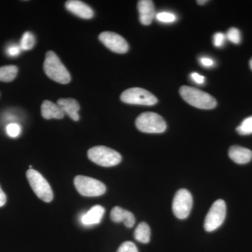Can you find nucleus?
Instances as JSON below:
<instances>
[{
    "label": "nucleus",
    "mask_w": 252,
    "mask_h": 252,
    "mask_svg": "<svg viewBox=\"0 0 252 252\" xmlns=\"http://www.w3.org/2000/svg\"><path fill=\"white\" fill-rule=\"evenodd\" d=\"M134 236L136 240L140 243H148L151 238V230L149 225L145 222H141L136 228Z\"/></svg>",
    "instance_id": "a211bd4d"
},
{
    "label": "nucleus",
    "mask_w": 252,
    "mask_h": 252,
    "mask_svg": "<svg viewBox=\"0 0 252 252\" xmlns=\"http://www.w3.org/2000/svg\"><path fill=\"white\" fill-rule=\"evenodd\" d=\"M6 202V194L1 190L0 187V207L4 206Z\"/></svg>",
    "instance_id": "c756f323"
},
{
    "label": "nucleus",
    "mask_w": 252,
    "mask_h": 252,
    "mask_svg": "<svg viewBox=\"0 0 252 252\" xmlns=\"http://www.w3.org/2000/svg\"><path fill=\"white\" fill-rule=\"evenodd\" d=\"M190 77L193 79L195 83L198 84H203L205 82V77L203 76L200 75L198 73L193 72L190 74Z\"/></svg>",
    "instance_id": "cd10ccee"
},
{
    "label": "nucleus",
    "mask_w": 252,
    "mask_h": 252,
    "mask_svg": "<svg viewBox=\"0 0 252 252\" xmlns=\"http://www.w3.org/2000/svg\"><path fill=\"white\" fill-rule=\"evenodd\" d=\"M35 42V37H34V34L31 32H26L21 38L20 46L23 51H28L34 47Z\"/></svg>",
    "instance_id": "aec40b11"
},
{
    "label": "nucleus",
    "mask_w": 252,
    "mask_h": 252,
    "mask_svg": "<svg viewBox=\"0 0 252 252\" xmlns=\"http://www.w3.org/2000/svg\"><path fill=\"white\" fill-rule=\"evenodd\" d=\"M228 156L231 160L238 164H246L251 161L252 152L249 149L240 146H232L228 151Z\"/></svg>",
    "instance_id": "2eb2a0df"
},
{
    "label": "nucleus",
    "mask_w": 252,
    "mask_h": 252,
    "mask_svg": "<svg viewBox=\"0 0 252 252\" xmlns=\"http://www.w3.org/2000/svg\"><path fill=\"white\" fill-rule=\"evenodd\" d=\"M44 70L50 79L60 84H67L71 81L70 74L54 51L46 53Z\"/></svg>",
    "instance_id": "f03ea898"
},
{
    "label": "nucleus",
    "mask_w": 252,
    "mask_h": 252,
    "mask_svg": "<svg viewBox=\"0 0 252 252\" xmlns=\"http://www.w3.org/2000/svg\"><path fill=\"white\" fill-rule=\"evenodd\" d=\"M137 9L140 14V21L144 26L150 25L157 16L153 1L150 0L139 1Z\"/></svg>",
    "instance_id": "f8f14e48"
},
{
    "label": "nucleus",
    "mask_w": 252,
    "mask_h": 252,
    "mask_svg": "<svg viewBox=\"0 0 252 252\" xmlns=\"http://www.w3.org/2000/svg\"><path fill=\"white\" fill-rule=\"evenodd\" d=\"M225 38L226 36L223 33L217 32L213 36L214 45L216 47H221L224 44Z\"/></svg>",
    "instance_id": "bb28decb"
},
{
    "label": "nucleus",
    "mask_w": 252,
    "mask_h": 252,
    "mask_svg": "<svg viewBox=\"0 0 252 252\" xmlns=\"http://www.w3.org/2000/svg\"><path fill=\"white\" fill-rule=\"evenodd\" d=\"M18 73V67L15 65H5L0 67V81L10 82L14 80Z\"/></svg>",
    "instance_id": "6ab92c4d"
},
{
    "label": "nucleus",
    "mask_w": 252,
    "mask_h": 252,
    "mask_svg": "<svg viewBox=\"0 0 252 252\" xmlns=\"http://www.w3.org/2000/svg\"><path fill=\"white\" fill-rule=\"evenodd\" d=\"M21 46L16 44H11L6 48V53L8 56L11 58L17 57L21 54Z\"/></svg>",
    "instance_id": "a878e982"
},
{
    "label": "nucleus",
    "mask_w": 252,
    "mask_h": 252,
    "mask_svg": "<svg viewBox=\"0 0 252 252\" xmlns=\"http://www.w3.org/2000/svg\"><path fill=\"white\" fill-rule=\"evenodd\" d=\"M41 115L46 119H61L64 114L58 104L49 100H44L41 107Z\"/></svg>",
    "instance_id": "f3484780"
},
{
    "label": "nucleus",
    "mask_w": 252,
    "mask_h": 252,
    "mask_svg": "<svg viewBox=\"0 0 252 252\" xmlns=\"http://www.w3.org/2000/svg\"><path fill=\"white\" fill-rule=\"evenodd\" d=\"M58 105L64 114L69 116L74 122L79 120V111L80 109L79 102L73 98H61L58 100Z\"/></svg>",
    "instance_id": "4468645a"
},
{
    "label": "nucleus",
    "mask_w": 252,
    "mask_h": 252,
    "mask_svg": "<svg viewBox=\"0 0 252 252\" xmlns=\"http://www.w3.org/2000/svg\"><path fill=\"white\" fill-rule=\"evenodd\" d=\"M226 215V205L221 199L216 200L205 217L204 228L207 232H212L220 228L224 221Z\"/></svg>",
    "instance_id": "6e6552de"
},
{
    "label": "nucleus",
    "mask_w": 252,
    "mask_h": 252,
    "mask_svg": "<svg viewBox=\"0 0 252 252\" xmlns=\"http://www.w3.org/2000/svg\"><path fill=\"white\" fill-rule=\"evenodd\" d=\"M193 206V197L188 190L180 189L176 193L172 202V211L176 217L185 220L189 217Z\"/></svg>",
    "instance_id": "1a4fd4ad"
},
{
    "label": "nucleus",
    "mask_w": 252,
    "mask_h": 252,
    "mask_svg": "<svg viewBox=\"0 0 252 252\" xmlns=\"http://www.w3.org/2000/svg\"><path fill=\"white\" fill-rule=\"evenodd\" d=\"M65 7L73 14L84 19H91L94 16V11L90 6L81 1L69 0L66 1Z\"/></svg>",
    "instance_id": "9b49d317"
},
{
    "label": "nucleus",
    "mask_w": 252,
    "mask_h": 252,
    "mask_svg": "<svg viewBox=\"0 0 252 252\" xmlns=\"http://www.w3.org/2000/svg\"><path fill=\"white\" fill-rule=\"evenodd\" d=\"M104 212L105 210L103 207L94 205L81 217V222L86 225L98 224L104 216Z\"/></svg>",
    "instance_id": "dca6fc26"
},
{
    "label": "nucleus",
    "mask_w": 252,
    "mask_h": 252,
    "mask_svg": "<svg viewBox=\"0 0 252 252\" xmlns=\"http://www.w3.org/2000/svg\"><path fill=\"white\" fill-rule=\"evenodd\" d=\"M207 0H205V1H197V3H198V4H200V5H203L204 4H205V3H206L207 2Z\"/></svg>",
    "instance_id": "7c9ffc66"
},
{
    "label": "nucleus",
    "mask_w": 252,
    "mask_h": 252,
    "mask_svg": "<svg viewBox=\"0 0 252 252\" xmlns=\"http://www.w3.org/2000/svg\"><path fill=\"white\" fill-rule=\"evenodd\" d=\"M110 217L111 220L116 223L124 222L127 228H132L135 225V218L133 214L121 207H114L111 211Z\"/></svg>",
    "instance_id": "ddd939ff"
},
{
    "label": "nucleus",
    "mask_w": 252,
    "mask_h": 252,
    "mask_svg": "<svg viewBox=\"0 0 252 252\" xmlns=\"http://www.w3.org/2000/svg\"><path fill=\"white\" fill-rule=\"evenodd\" d=\"M200 64L205 67H211L215 64L213 60L209 59V58H201L200 60Z\"/></svg>",
    "instance_id": "c85d7f7f"
},
{
    "label": "nucleus",
    "mask_w": 252,
    "mask_h": 252,
    "mask_svg": "<svg viewBox=\"0 0 252 252\" xmlns=\"http://www.w3.org/2000/svg\"><path fill=\"white\" fill-rule=\"evenodd\" d=\"M88 157L91 161L102 167L115 166L122 160L119 152L104 146H97L89 149Z\"/></svg>",
    "instance_id": "7ed1b4c3"
},
{
    "label": "nucleus",
    "mask_w": 252,
    "mask_h": 252,
    "mask_svg": "<svg viewBox=\"0 0 252 252\" xmlns=\"http://www.w3.org/2000/svg\"><path fill=\"white\" fill-rule=\"evenodd\" d=\"M99 39L106 47L117 54H126L129 49L128 44L123 36L113 32H103Z\"/></svg>",
    "instance_id": "9d476101"
},
{
    "label": "nucleus",
    "mask_w": 252,
    "mask_h": 252,
    "mask_svg": "<svg viewBox=\"0 0 252 252\" xmlns=\"http://www.w3.org/2000/svg\"><path fill=\"white\" fill-rule=\"evenodd\" d=\"M74 184L77 191L86 197L99 196L103 195L107 190L105 185L100 181L86 176H77L74 178Z\"/></svg>",
    "instance_id": "423d86ee"
},
{
    "label": "nucleus",
    "mask_w": 252,
    "mask_h": 252,
    "mask_svg": "<svg viewBox=\"0 0 252 252\" xmlns=\"http://www.w3.org/2000/svg\"><path fill=\"white\" fill-rule=\"evenodd\" d=\"M137 128L145 133H162L167 128L165 120L159 114L154 112L141 114L135 121Z\"/></svg>",
    "instance_id": "20e7f679"
},
{
    "label": "nucleus",
    "mask_w": 252,
    "mask_h": 252,
    "mask_svg": "<svg viewBox=\"0 0 252 252\" xmlns=\"http://www.w3.org/2000/svg\"><path fill=\"white\" fill-rule=\"evenodd\" d=\"M117 252H139L137 247L130 241L125 242L121 245Z\"/></svg>",
    "instance_id": "393cba45"
},
{
    "label": "nucleus",
    "mask_w": 252,
    "mask_h": 252,
    "mask_svg": "<svg viewBox=\"0 0 252 252\" xmlns=\"http://www.w3.org/2000/svg\"><path fill=\"white\" fill-rule=\"evenodd\" d=\"M122 102L130 104L152 106L158 102L157 97L149 91L142 88H131L121 94Z\"/></svg>",
    "instance_id": "0eeeda50"
},
{
    "label": "nucleus",
    "mask_w": 252,
    "mask_h": 252,
    "mask_svg": "<svg viewBox=\"0 0 252 252\" xmlns=\"http://www.w3.org/2000/svg\"><path fill=\"white\" fill-rule=\"evenodd\" d=\"M250 68H251L252 70V58L251 60H250Z\"/></svg>",
    "instance_id": "2f4dec72"
},
{
    "label": "nucleus",
    "mask_w": 252,
    "mask_h": 252,
    "mask_svg": "<svg viewBox=\"0 0 252 252\" xmlns=\"http://www.w3.org/2000/svg\"><path fill=\"white\" fill-rule=\"evenodd\" d=\"M156 18L158 21L162 23H173L177 19L175 14L169 12L158 13Z\"/></svg>",
    "instance_id": "5701e85b"
},
{
    "label": "nucleus",
    "mask_w": 252,
    "mask_h": 252,
    "mask_svg": "<svg viewBox=\"0 0 252 252\" xmlns=\"http://www.w3.org/2000/svg\"><path fill=\"white\" fill-rule=\"evenodd\" d=\"M30 185L38 198L46 203H50L54 198V193L51 186L46 179L39 172L30 169L26 172Z\"/></svg>",
    "instance_id": "39448f33"
},
{
    "label": "nucleus",
    "mask_w": 252,
    "mask_h": 252,
    "mask_svg": "<svg viewBox=\"0 0 252 252\" xmlns=\"http://www.w3.org/2000/svg\"><path fill=\"white\" fill-rule=\"evenodd\" d=\"M21 126L17 124L12 123L6 126V132L11 137H17L21 133Z\"/></svg>",
    "instance_id": "b1692460"
},
{
    "label": "nucleus",
    "mask_w": 252,
    "mask_h": 252,
    "mask_svg": "<svg viewBox=\"0 0 252 252\" xmlns=\"http://www.w3.org/2000/svg\"><path fill=\"white\" fill-rule=\"evenodd\" d=\"M227 39L233 43L235 44H240L241 41V34L238 29L235 28H231L227 32L226 35Z\"/></svg>",
    "instance_id": "4be33fe9"
},
{
    "label": "nucleus",
    "mask_w": 252,
    "mask_h": 252,
    "mask_svg": "<svg viewBox=\"0 0 252 252\" xmlns=\"http://www.w3.org/2000/svg\"><path fill=\"white\" fill-rule=\"evenodd\" d=\"M180 94L187 103L196 108L212 109L217 107V102L215 97L196 88L182 86Z\"/></svg>",
    "instance_id": "f257e3e1"
},
{
    "label": "nucleus",
    "mask_w": 252,
    "mask_h": 252,
    "mask_svg": "<svg viewBox=\"0 0 252 252\" xmlns=\"http://www.w3.org/2000/svg\"><path fill=\"white\" fill-rule=\"evenodd\" d=\"M237 132L241 135L252 134V116L244 119L243 122L236 128Z\"/></svg>",
    "instance_id": "412c9836"
}]
</instances>
